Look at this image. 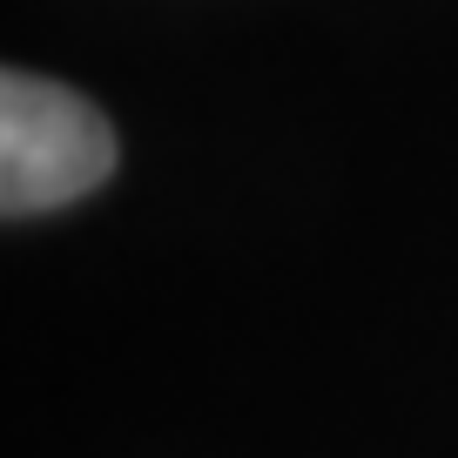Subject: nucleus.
I'll return each instance as SVG.
<instances>
[{
    "label": "nucleus",
    "instance_id": "nucleus-1",
    "mask_svg": "<svg viewBox=\"0 0 458 458\" xmlns=\"http://www.w3.org/2000/svg\"><path fill=\"white\" fill-rule=\"evenodd\" d=\"M114 169V129L95 101L47 74H7L0 81V209L47 216L81 202Z\"/></svg>",
    "mask_w": 458,
    "mask_h": 458
}]
</instances>
